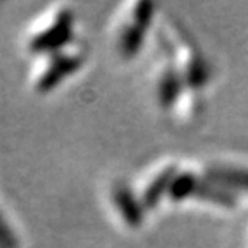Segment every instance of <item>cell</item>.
<instances>
[{
	"label": "cell",
	"instance_id": "cell-1",
	"mask_svg": "<svg viewBox=\"0 0 248 248\" xmlns=\"http://www.w3.org/2000/svg\"><path fill=\"white\" fill-rule=\"evenodd\" d=\"M71 38H73V14L69 11H62L50 26L31 40L30 50L33 54L57 52Z\"/></svg>",
	"mask_w": 248,
	"mask_h": 248
},
{
	"label": "cell",
	"instance_id": "cell-2",
	"mask_svg": "<svg viewBox=\"0 0 248 248\" xmlns=\"http://www.w3.org/2000/svg\"><path fill=\"white\" fill-rule=\"evenodd\" d=\"M81 66V59L74 57V55H64L57 54L50 61L48 67L45 73L40 76L38 83H36V90L40 93H48L54 88L61 85L62 79H66L67 76L74 74Z\"/></svg>",
	"mask_w": 248,
	"mask_h": 248
},
{
	"label": "cell",
	"instance_id": "cell-3",
	"mask_svg": "<svg viewBox=\"0 0 248 248\" xmlns=\"http://www.w3.org/2000/svg\"><path fill=\"white\" fill-rule=\"evenodd\" d=\"M114 200H116V205L119 209V212L123 214L124 221L128 222L129 226H138L141 222V210H140V205L136 203L135 197H133L128 188L116 190Z\"/></svg>",
	"mask_w": 248,
	"mask_h": 248
},
{
	"label": "cell",
	"instance_id": "cell-4",
	"mask_svg": "<svg viewBox=\"0 0 248 248\" xmlns=\"http://www.w3.org/2000/svg\"><path fill=\"white\" fill-rule=\"evenodd\" d=\"M141 40H143V26L135 24V26H129L124 30L123 36H121V50L126 57H131L138 52L140 45H141Z\"/></svg>",
	"mask_w": 248,
	"mask_h": 248
},
{
	"label": "cell",
	"instance_id": "cell-5",
	"mask_svg": "<svg viewBox=\"0 0 248 248\" xmlns=\"http://www.w3.org/2000/svg\"><path fill=\"white\" fill-rule=\"evenodd\" d=\"M0 248H17V238L0 214Z\"/></svg>",
	"mask_w": 248,
	"mask_h": 248
}]
</instances>
